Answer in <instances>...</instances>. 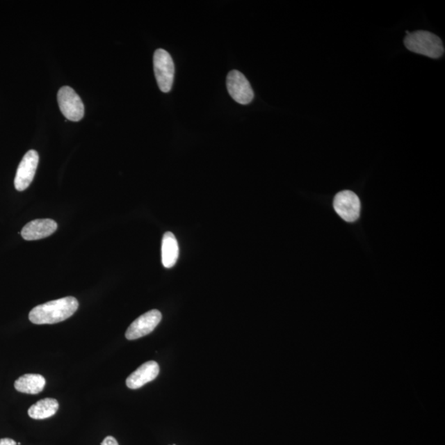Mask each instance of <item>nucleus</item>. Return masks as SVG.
I'll return each mask as SVG.
<instances>
[{
	"mask_svg": "<svg viewBox=\"0 0 445 445\" xmlns=\"http://www.w3.org/2000/svg\"><path fill=\"white\" fill-rule=\"evenodd\" d=\"M162 320V314L157 309L147 312L135 320L128 327L126 337L128 340H136L152 332Z\"/></svg>",
	"mask_w": 445,
	"mask_h": 445,
	"instance_id": "7",
	"label": "nucleus"
},
{
	"mask_svg": "<svg viewBox=\"0 0 445 445\" xmlns=\"http://www.w3.org/2000/svg\"><path fill=\"white\" fill-rule=\"evenodd\" d=\"M57 227V222L53 220H35L22 228L21 235L26 241H33L49 237L56 232Z\"/></svg>",
	"mask_w": 445,
	"mask_h": 445,
	"instance_id": "9",
	"label": "nucleus"
},
{
	"mask_svg": "<svg viewBox=\"0 0 445 445\" xmlns=\"http://www.w3.org/2000/svg\"><path fill=\"white\" fill-rule=\"evenodd\" d=\"M404 43L409 51L432 59H438L444 53L442 40L437 35L426 31L407 33Z\"/></svg>",
	"mask_w": 445,
	"mask_h": 445,
	"instance_id": "2",
	"label": "nucleus"
},
{
	"mask_svg": "<svg viewBox=\"0 0 445 445\" xmlns=\"http://www.w3.org/2000/svg\"><path fill=\"white\" fill-rule=\"evenodd\" d=\"M154 70L160 90L170 92L175 80V66L170 54L163 49H158L154 52Z\"/></svg>",
	"mask_w": 445,
	"mask_h": 445,
	"instance_id": "3",
	"label": "nucleus"
},
{
	"mask_svg": "<svg viewBox=\"0 0 445 445\" xmlns=\"http://www.w3.org/2000/svg\"><path fill=\"white\" fill-rule=\"evenodd\" d=\"M334 210L346 222H355L360 213L359 199L353 191H343L336 195L333 200Z\"/></svg>",
	"mask_w": 445,
	"mask_h": 445,
	"instance_id": "6",
	"label": "nucleus"
},
{
	"mask_svg": "<svg viewBox=\"0 0 445 445\" xmlns=\"http://www.w3.org/2000/svg\"><path fill=\"white\" fill-rule=\"evenodd\" d=\"M39 163V155L35 150H29L24 155L16 172L15 188L19 191H25L32 184Z\"/></svg>",
	"mask_w": 445,
	"mask_h": 445,
	"instance_id": "8",
	"label": "nucleus"
},
{
	"mask_svg": "<svg viewBox=\"0 0 445 445\" xmlns=\"http://www.w3.org/2000/svg\"><path fill=\"white\" fill-rule=\"evenodd\" d=\"M173 445H176V444H173Z\"/></svg>",
	"mask_w": 445,
	"mask_h": 445,
	"instance_id": "16",
	"label": "nucleus"
},
{
	"mask_svg": "<svg viewBox=\"0 0 445 445\" xmlns=\"http://www.w3.org/2000/svg\"><path fill=\"white\" fill-rule=\"evenodd\" d=\"M0 445H17L15 440L10 438L0 439Z\"/></svg>",
	"mask_w": 445,
	"mask_h": 445,
	"instance_id": "15",
	"label": "nucleus"
},
{
	"mask_svg": "<svg viewBox=\"0 0 445 445\" xmlns=\"http://www.w3.org/2000/svg\"><path fill=\"white\" fill-rule=\"evenodd\" d=\"M46 385V380L41 375L28 373L21 376L15 381V387L17 391L26 394H38L42 393Z\"/></svg>",
	"mask_w": 445,
	"mask_h": 445,
	"instance_id": "11",
	"label": "nucleus"
},
{
	"mask_svg": "<svg viewBox=\"0 0 445 445\" xmlns=\"http://www.w3.org/2000/svg\"><path fill=\"white\" fill-rule=\"evenodd\" d=\"M179 256L177 238L171 232L164 234L162 241V264L165 268H172Z\"/></svg>",
	"mask_w": 445,
	"mask_h": 445,
	"instance_id": "12",
	"label": "nucleus"
},
{
	"mask_svg": "<svg viewBox=\"0 0 445 445\" xmlns=\"http://www.w3.org/2000/svg\"><path fill=\"white\" fill-rule=\"evenodd\" d=\"M159 366L157 362H148L138 368L127 378V386L131 389H140L158 377Z\"/></svg>",
	"mask_w": 445,
	"mask_h": 445,
	"instance_id": "10",
	"label": "nucleus"
},
{
	"mask_svg": "<svg viewBox=\"0 0 445 445\" xmlns=\"http://www.w3.org/2000/svg\"><path fill=\"white\" fill-rule=\"evenodd\" d=\"M59 409V403L56 399L44 398L38 400L29 409V415L35 420L47 419L55 415Z\"/></svg>",
	"mask_w": 445,
	"mask_h": 445,
	"instance_id": "13",
	"label": "nucleus"
},
{
	"mask_svg": "<svg viewBox=\"0 0 445 445\" xmlns=\"http://www.w3.org/2000/svg\"><path fill=\"white\" fill-rule=\"evenodd\" d=\"M101 445H119V444L118 440L113 437V436H108V437L104 439Z\"/></svg>",
	"mask_w": 445,
	"mask_h": 445,
	"instance_id": "14",
	"label": "nucleus"
},
{
	"mask_svg": "<svg viewBox=\"0 0 445 445\" xmlns=\"http://www.w3.org/2000/svg\"><path fill=\"white\" fill-rule=\"evenodd\" d=\"M58 104L62 114L71 122H79L84 115V105L72 88L65 86L58 92Z\"/></svg>",
	"mask_w": 445,
	"mask_h": 445,
	"instance_id": "4",
	"label": "nucleus"
},
{
	"mask_svg": "<svg viewBox=\"0 0 445 445\" xmlns=\"http://www.w3.org/2000/svg\"><path fill=\"white\" fill-rule=\"evenodd\" d=\"M79 302L74 297L46 302L35 307L29 314V320L34 324H55L65 321L78 310Z\"/></svg>",
	"mask_w": 445,
	"mask_h": 445,
	"instance_id": "1",
	"label": "nucleus"
},
{
	"mask_svg": "<svg viewBox=\"0 0 445 445\" xmlns=\"http://www.w3.org/2000/svg\"><path fill=\"white\" fill-rule=\"evenodd\" d=\"M227 88L229 95L239 104L248 105L254 99L250 83L238 70H232L227 76Z\"/></svg>",
	"mask_w": 445,
	"mask_h": 445,
	"instance_id": "5",
	"label": "nucleus"
}]
</instances>
